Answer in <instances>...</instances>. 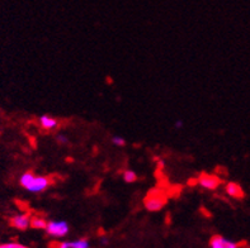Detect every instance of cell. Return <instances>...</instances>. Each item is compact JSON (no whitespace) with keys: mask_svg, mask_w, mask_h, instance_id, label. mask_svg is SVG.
<instances>
[{"mask_svg":"<svg viewBox=\"0 0 250 248\" xmlns=\"http://www.w3.org/2000/svg\"><path fill=\"white\" fill-rule=\"evenodd\" d=\"M31 213H24L21 215H16L10 219V226L19 230H25L31 227Z\"/></svg>","mask_w":250,"mask_h":248,"instance_id":"cell-7","label":"cell"},{"mask_svg":"<svg viewBox=\"0 0 250 248\" xmlns=\"http://www.w3.org/2000/svg\"><path fill=\"white\" fill-rule=\"evenodd\" d=\"M35 173L32 172V171H28V172L23 173L22 177H21V186H23L24 189L28 188L29 185H31V182L33 181V179H35Z\"/></svg>","mask_w":250,"mask_h":248,"instance_id":"cell-11","label":"cell"},{"mask_svg":"<svg viewBox=\"0 0 250 248\" xmlns=\"http://www.w3.org/2000/svg\"><path fill=\"white\" fill-rule=\"evenodd\" d=\"M69 224L63 220L60 222H55V220H50L46 227V233L48 236L55 237V238H60V237H65L69 233Z\"/></svg>","mask_w":250,"mask_h":248,"instance_id":"cell-2","label":"cell"},{"mask_svg":"<svg viewBox=\"0 0 250 248\" xmlns=\"http://www.w3.org/2000/svg\"><path fill=\"white\" fill-rule=\"evenodd\" d=\"M40 126L44 129V131H54L59 126V120L55 118H51L50 115H42L40 118Z\"/></svg>","mask_w":250,"mask_h":248,"instance_id":"cell-9","label":"cell"},{"mask_svg":"<svg viewBox=\"0 0 250 248\" xmlns=\"http://www.w3.org/2000/svg\"><path fill=\"white\" fill-rule=\"evenodd\" d=\"M50 248H90V243L86 238L78 241H66V242H51Z\"/></svg>","mask_w":250,"mask_h":248,"instance_id":"cell-5","label":"cell"},{"mask_svg":"<svg viewBox=\"0 0 250 248\" xmlns=\"http://www.w3.org/2000/svg\"><path fill=\"white\" fill-rule=\"evenodd\" d=\"M112 143L116 146H118V147H122V146L126 145V141H125L122 137H118V135H116V137H112Z\"/></svg>","mask_w":250,"mask_h":248,"instance_id":"cell-14","label":"cell"},{"mask_svg":"<svg viewBox=\"0 0 250 248\" xmlns=\"http://www.w3.org/2000/svg\"><path fill=\"white\" fill-rule=\"evenodd\" d=\"M124 180L126 182H128V184L135 182L137 180L136 172H133L132 170H127V171H125L124 172Z\"/></svg>","mask_w":250,"mask_h":248,"instance_id":"cell-12","label":"cell"},{"mask_svg":"<svg viewBox=\"0 0 250 248\" xmlns=\"http://www.w3.org/2000/svg\"><path fill=\"white\" fill-rule=\"evenodd\" d=\"M226 194L234 199H244L245 192L238 182H228L226 184Z\"/></svg>","mask_w":250,"mask_h":248,"instance_id":"cell-8","label":"cell"},{"mask_svg":"<svg viewBox=\"0 0 250 248\" xmlns=\"http://www.w3.org/2000/svg\"><path fill=\"white\" fill-rule=\"evenodd\" d=\"M51 184H52V177L50 176H35V179L27 188V190L31 192H41L46 190Z\"/></svg>","mask_w":250,"mask_h":248,"instance_id":"cell-4","label":"cell"},{"mask_svg":"<svg viewBox=\"0 0 250 248\" xmlns=\"http://www.w3.org/2000/svg\"><path fill=\"white\" fill-rule=\"evenodd\" d=\"M47 223V220L44 219L42 215H33L31 218V227L35 229H46Z\"/></svg>","mask_w":250,"mask_h":248,"instance_id":"cell-10","label":"cell"},{"mask_svg":"<svg viewBox=\"0 0 250 248\" xmlns=\"http://www.w3.org/2000/svg\"><path fill=\"white\" fill-rule=\"evenodd\" d=\"M209 248H240V245L220 234H216L209 239Z\"/></svg>","mask_w":250,"mask_h":248,"instance_id":"cell-6","label":"cell"},{"mask_svg":"<svg viewBox=\"0 0 250 248\" xmlns=\"http://www.w3.org/2000/svg\"><path fill=\"white\" fill-rule=\"evenodd\" d=\"M0 248H28L25 246L21 245V243L10 242V243H4V245H0Z\"/></svg>","mask_w":250,"mask_h":248,"instance_id":"cell-13","label":"cell"},{"mask_svg":"<svg viewBox=\"0 0 250 248\" xmlns=\"http://www.w3.org/2000/svg\"><path fill=\"white\" fill-rule=\"evenodd\" d=\"M57 142L59 143H67V138L65 135H57Z\"/></svg>","mask_w":250,"mask_h":248,"instance_id":"cell-15","label":"cell"},{"mask_svg":"<svg viewBox=\"0 0 250 248\" xmlns=\"http://www.w3.org/2000/svg\"><path fill=\"white\" fill-rule=\"evenodd\" d=\"M167 203H168V194L160 188L151 189L144 199V205L149 211L160 210Z\"/></svg>","mask_w":250,"mask_h":248,"instance_id":"cell-1","label":"cell"},{"mask_svg":"<svg viewBox=\"0 0 250 248\" xmlns=\"http://www.w3.org/2000/svg\"><path fill=\"white\" fill-rule=\"evenodd\" d=\"M198 184L207 190H216L222 184V180L213 173L201 172L198 176Z\"/></svg>","mask_w":250,"mask_h":248,"instance_id":"cell-3","label":"cell"},{"mask_svg":"<svg viewBox=\"0 0 250 248\" xmlns=\"http://www.w3.org/2000/svg\"><path fill=\"white\" fill-rule=\"evenodd\" d=\"M183 127V122L182 120H178L177 123H175V128H182Z\"/></svg>","mask_w":250,"mask_h":248,"instance_id":"cell-16","label":"cell"}]
</instances>
